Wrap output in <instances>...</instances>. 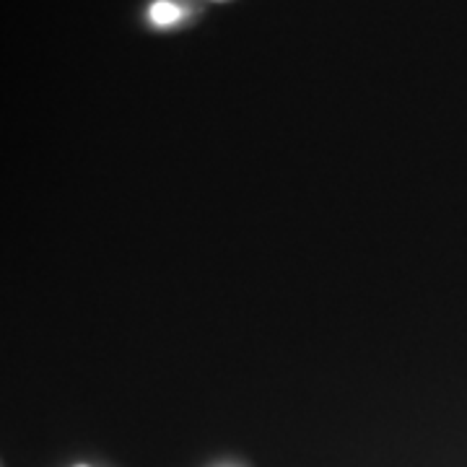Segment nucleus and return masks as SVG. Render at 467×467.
<instances>
[{"mask_svg":"<svg viewBox=\"0 0 467 467\" xmlns=\"http://www.w3.org/2000/svg\"><path fill=\"white\" fill-rule=\"evenodd\" d=\"M184 16V8H180L177 3H171V0H156L153 5H150V21L156 24V26H174L177 21H182Z\"/></svg>","mask_w":467,"mask_h":467,"instance_id":"obj_1","label":"nucleus"},{"mask_svg":"<svg viewBox=\"0 0 467 467\" xmlns=\"http://www.w3.org/2000/svg\"><path fill=\"white\" fill-rule=\"evenodd\" d=\"M78 467H86V465H78Z\"/></svg>","mask_w":467,"mask_h":467,"instance_id":"obj_3","label":"nucleus"},{"mask_svg":"<svg viewBox=\"0 0 467 467\" xmlns=\"http://www.w3.org/2000/svg\"><path fill=\"white\" fill-rule=\"evenodd\" d=\"M221 3H223V0H221Z\"/></svg>","mask_w":467,"mask_h":467,"instance_id":"obj_4","label":"nucleus"},{"mask_svg":"<svg viewBox=\"0 0 467 467\" xmlns=\"http://www.w3.org/2000/svg\"><path fill=\"white\" fill-rule=\"evenodd\" d=\"M221 467H236V465H221Z\"/></svg>","mask_w":467,"mask_h":467,"instance_id":"obj_2","label":"nucleus"}]
</instances>
